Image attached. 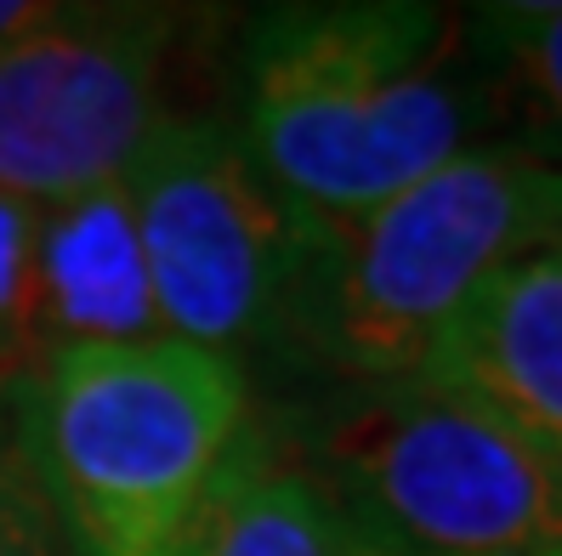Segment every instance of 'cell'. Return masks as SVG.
<instances>
[{"label": "cell", "mask_w": 562, "mask_h": 556, "mask_svg": "<svg viewBox=\"0 0 562 556\" xmlns=\"http://www.w3.org/2000/svg\"><path fill=\"white\" fill-rule=\"evenodd\" d=\"M239 143L302 245L494 143L467 12L420 0L268 7L245 29Z\"/></svg>", "instance_id": "1"}, {"label": "cell", "mask_w": 562, "mask_h": 556, "mask_svg": "<svg viewBox=\"0 0 562 556\" xmlns=\"http://www.w3.org/2000/svg\"><path fill=\"white\" fill-rule=\"evenodd\" d=\"M562 245V171L517 143H477L302 250L290 341L347 386L432 364L449 324L512 261Z\"/></svg>", "instance_id": "2"}, {"label": "cell", "mask_w": 562, "mask_h": 556, "mask_svg": "<svg viewBox=\"0 0 562 556\" xmlns=\"http://www.w3.org/2000/svg\"><path fill=\"white\" fill-rule=\"evenodd\" d=\"M12 409L80 556H165L250 432V381L182 341L75 347Z\"/></svg>", "instance_id": "3"}, {"label": "cell", "mask_w": 562, "mask_h": 556, "mask_svg": "<svg viewBox=\"0 0 562 556\" xmlns=\"http://www.w3.org/2000/svg\"><path fill=\"white\" fill-rule=\"evenodd\" d=\"M295 466L370 556H546L562 545V477L438 375L347 386Z\"/></svg>", "instance_id": "4"}, {"label": "cell", "mask_w": 562, "mask_h": 556, "mask_svg": "<svg viewBox=\"0 0 562 556\" xmlns=\"http://www.w3.org/2000/svg\"><path fill=\"white\" fill-rule=\"evenodd\" d=\"M165 341L216 352L245 370L290 341L302 284V227L261 182L227 120L177 114L125 171Z\"/></svg>", "instance_id": "5"}, {"label": "cell", "mask_w": 562, "mask_h": 556, "mask_svg": "<svg viewBox=\"0 0 562 556\" xmlns=\"http://www.w3.org/2000/svg\"><path fill=\"white\" fill-rule=\"evenodd\" d=\"M177 7H57L0 46V200L52 211L120 182L171 125Z\"/></svg>", "instance_id": "6"}, {"label": "cell", "mask_w": 562, "mask_h": 556, "mask_svg": "<svg viewBox=\"0 0 562 556\" xmlns=\"http://www.w3.org/2000/svg\"><path fill=\"white\" fill-rule=\"evenodd\" d=\"M420 375H438L501 415L562 477V245L494 273Z\"/></svg>", "instance_id": "7"}, {"label": "cell", "mask_w": 562, "mask_h": 556, "mask_svg": "<svg viewBox=\"0 0 562 556\" xmlns=\"http://www.w3.org/2000/svg\"><path fill=\"white\" fill-rule=\"evenodd\" d=\"M35 336H41L46 364L75 347L165 341L125 177L41 211L35 222Z\"/></svg>", "instance_id": "8"}, {"label": "cell", "mask_w": 562, "mask_h": 556, "mask_svg": "<svg viewBox=\"0 0 562 556\" xmlns=\"http://www.w3.org/2000/svg\"><path fill=\"white\" fill-rule=\"evenodd\" d=\"M165 556H347V534L313 477L250 420L227 472Z\"/></svg>", "instance_id": "9"}, {"label": "cell", "mask_w": 562, "mask_h": 556, "mask_svg": "<svg viewBox=\"0 0 562 556\" xmlns=\"http://www.w3.org/2000/svg\"><path fill=\"white\" fill-rule=\"evenodd\" d=\"M472 63L494 109V143L562 171V0L467 12Z\"/></svg>", "instance_id": "10"}, {"label": "cell", "mask_w": 562, "mask_h": 556, "mask_svg": "<svg viewBox=\"0 0 562 556\" xmlns=\"http://www.w3.org/2000/svg\"><path fill=\"white\" fill-rule=\"evenodd\" d=\"M0 556H80L69 522H63L35 466V449L18 427L12 398L0 415Z\"/></svg>", "instance_id": "11"}, {"label": "cell", "mask_w": 562, "mask_h": 556, "mask_svg": "<svg viewBox=\"0 0 562 556\" xmlns=\"http://www.w3.org/2000/svg\"><path fill=\"white\" fill-rule=\"evenodd\" d=\"M35 222L18 200H0V392H18L46 370L35 336Z\"/></svg>", "instance_id": "12"}, {"label": "cell", "mask_w": 562, "mask_h": 556, "mask_svg": "<svg viewBox=\"0 0 562 556\" xmlns=\"http://www.w3.org/2000/svg\"><path fill=\"white\" fill-rule=\"evenodd\" d=\"M52 18H57V0H0V46L35 35Z\"/></svg>", "instance_id": "13"}, {"label": "cell", "mask_w": 562, "mask_h": 556, "mask_svg": "<svg viewBox=\"0 0 562 556\" xmlns=\"http://www.w3.org/2000/svg\"><path fill=\"white\" fill-rule=\"evenodd\" d=\"M7 398H12V392H0V415H7Z\"/></svg>", "instance_id": "14"}, {"label": "cell", "mask_w": 562, "mask_h": 556, "mask_svg": "<svg viewBox=\"0 0 562 556\" xmlns=\"http://www.w3.org/2000/svg\"><path fill=\"white\" fill-rule=\"evenodd\" d=\"M546 556H562V545H557V551H546Z\"/></svg>", "instance_id": "15"}]
</instances>
